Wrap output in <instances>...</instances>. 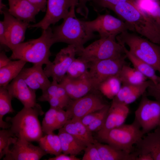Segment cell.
Instances as JSON below:
<instances>
[{"mask_svg": "<svg viewBox=\"0 0 160 160\" xmlns=\"http://www.w3.org/2000/svg\"><path fill=\"white\" fill-rule=\"evenodd\" d=\"M76 7L72 6L62 23L52 29L55 43L63 42L74 45L77 55L84 48V45L85 43L97 36L89 29L84 21L77 18L75 12Z\"/></svg>", "mask_w": 160, "mask_h": 160, "instance_id": "6da1fadb", "label": "cell"}, {"mask_svg": "<svg viewBox=\"0 0 160 160\" xmlns=\"http://www.w3.org/2000/svg\"><path fill=\"white\" fill-rule=\"evenodd\" d=\"M125 54L122 45L116 39L110 38H100L77 54L89 63L119 57Z\"/></svg>", "mask_w": 160, "mask_h": 160, "instance_id": "52a82bcc", "label": "cell"}, {"mask_svg": "<svg viewBox=\"0 0 160 160\" xmlns=\"http://www.w3.org/2000/svg\"><path fill=\"white\" fill-rule=\"evenodd\" d=\"M134 0H90L95 11L99 12L105 9H110L114 6L121 3L133 1Z\"/></svg>", "mask_w": 160, "mask_h": 160, "instance_id": "74e56055", "label": "cell"}, {"mask_svg": "<svg viewBox=\"0 0 160 160\" xmlns=\"http://www.w3.org/2000/svg\"><path fill=\"white\" fill-rule=\"evenodd\" d=\"M0 43L1 46L8 49L5 27L3 21H0Z\"/></svg>", "mask_w": 160, "mask_h": 160, "instance_id": "f6af8a7d", "label": "cell"}, {"mask_svg": "<svg viewBox=\"0 0 160 160\" xmlns=\"http://www.w3.org/2000/svg\"><path fill=\"white\" fill-rule=\"evenodd\" d=\"M38 142L40 147L47 154L56 156L62 152L59 137L53 132L46 134Z\"/></svg>", "mask_w": 160, "mask_h": 160, "instance_id": "1f68e13d", "label": "cell"}, {"mask_svg": "<svg viewBox=\"0 0 160 160\" xmlns=\"http://www.w3.org/2000/svg\"><path fill=\"white\" fill-rule=\"evenodd\" d=\"M78 0H47L46 13L38 23L29 24L28 28H40L45 30L54 25L68 14L70 9L73 6L77 7Z\"/></svg>", "mask_w": 160, "mask_h": 160, "instance_id": "7c38bea8", "label": "cell"}, {"mask_svg": "<svg viewBox=\"0 0 160 160\" xmlns=\"http://www.w3.org/2000/svg\"><path fill=\"white\" fill-rule=\"evenodd\" d=\"M57 129L63 127L69 120L66 111L63 109H57L56 113Z\"/></svg>", "mask_w": 160, "mask_h": 160, "instance_id": "60d3db41", "label": "cell"}, {"mask_svg": "<svg viewBox=\"0 0 160 160\" xmlns=\"http://www.w3.org/2000/svg\"><path fill=\"white\" fill-rule=\"evenodd\" d=\"M100 110L88 113L80 120L87 127L97 117Z\"/></svg>", "mask_w": 160, "mask_h": 160, "instance_id": "7bdbcfd3", "label": "cell"}, {"mask_svg": "<svg viewBox=\"0 0 160 160\" xmlns=\"http://www.w3.org/2000/svg\"><path fill=\"white\" fill-rule=\"evenodd\" d=\"M13 97L5 87H0V127L2 129H8L10 124L4 121L3 117L6 114L14 112L12 105Z\"/></svg>", "mask_w": 160, "mask_h": 160, "instance_id": "4dcf8cb0", "label": "cell"}, {"mask_svg": "<svg viewBox=\"0 0 160 160\" xmlns=\"http://www.w3.org/2000/svg\"><path fill=\"white\" fill-rule=\"evenodd\" d=\"M93 143L98 150L101 160H135L138 154L136 151L128 153L108 144L101 143L96 140Z\"/></svg>", "mask_w": 160, "mask_h": 160, "instance_id": "cb8c5ba5", "label": "cell"}, {"mask_svg": "<svg viewBox=\"0 0 160 160\" xmlns=\"http://www.w3.org/2000/svg\"><path fill=\"white\" fill-rule=\"evenodd\" d=\"M77 52L75 46L68 45L57 54L54 60L46 65L44 70L48 78L59 83L66 75L71 64L75 59Z\"/></svg>", "mask_w": 160, "mask_h": 160, "instance_id": "4fadbf2b", "label": "cell"}, {"mask_svg": "<svg viewBox=\"0 0 160 160\" xmlns=\"http://www.w3.org/2000/svg\"><path fill=\"white\" fill-rule=\"evenodd\" d=\"M42 91L41 95L38 98L41 102H46L50 97H56L62 100L67 106L71 100L64 88L55 80H52L50 85Z\"/></svg>", "mask_w": 160, "mask_h": 160, "instance_id": "f1b7e54d", "label": "cell"}, {"mask_svg": "<svg viewBox=\"0 0 160 160\" xmlns=\"http://www.w3.org/2000/svg\"><path fill=\"white\" fill-rule=\"evenodd\" d=\"M44 112L38 104L34 108L24 107L13 117H7L10 124L9 129L17 138H23L29 141H37L43 136L42 127L38 116Z\"/></svg>", "mask_w": 160, "mask_h": 160, "instance_id": "277c9868", "label": "cell"}, {"mask_svg": "<svg viewBox=\"0 0 160 160\" xmlns=\"http://www.w3.org/2000/svg\"><path fill=\"white\" fill-rule=\"evenodd\" d=\"M62 152L66 154L75 156L84 150L86 146L74 137L65 131L63 127L59 129Z\"/></svg>", "mask_w": 160, "mask_h": 160, "instance_id": "d4e9b609", "label": "cell"}, {"mask_svg": "<svg viewBox=\"0 0 160 160\" xmlns=\"http://www.w3.org/2000/svg\"><path fill=\"white\" fill-rule=\"evenodd\" d=\"M117 76L122 84L137 85L143 83L147 79L139 71L127 64L123 66Z\"/></svg>", "mask_w": 160, "mask_h": 160, "instance_id": "f546056e", "label": "cell"}, {"mask_svg": "<svg viewBox=\"0 0 160 160\" xmlns=\"http://www.w3.org/2000/svg\"><path fill=\"white\" fill-rule=\"evenodd\" d=\"M122 83L117 76L109 77L98 85L97 90L107 98L113 99L119 91Z\"/></svg>", "mask_w": 160, "mask_h": 160, "instance_id": "d6a6232c", "label": "cell"}, {"mask_svg": "<svg viewBox=\"0 0 160 160\" xmlns=\"http://www.w3.org/2000/svg\"><path fill=\"white\" fill-rule=\"evenodd\" d=\"M146 92L142 96L135 113L134 120L145 135L159 126L160 124V102L149 99Z\"/></svg>", "mask_w": 160, "mask_h": 160, "instance_id": "9c48e42d", "label": "cell"}, {"mask_svg": "<svg viewBox=\"0 0 160 160\" xmlns=\"http://www.w3.org/2000/svg\"><path fill=\"white\" fill-rule=\"evenodd\" d=\"M75 156H68L67 154H60L55 157L49 158L48 160H80L79 158L76 157Z\"/></svg>", "mask_w": 160, "mask_h": 160, "instance_id": "bcb514c9", "label": "cell"}, {"mask_svg": "<svg viewBox=\"0 0 160 160\" xmlns=\"http://www.w3.org/2000/svg\"><path fill=\"white\" fill-rule=\"evenodd\" d=\"M152 83V81L149 79L137 85L122 84L119 92L112 101L128 105L142 96Z\"/></svg>", "mask_w": 160, "mask_h": 160, "instance_id": "d6986e66", "label": "cell"}, {"mask_svg": "<svg viewBox=\"0 0 160 160\" xmlns=\"http://www.w3.org/2000/svg\"><path fill=\"white\" fill-rule=\"evenodd\" d=\"M16 137L9 129H2L0 131V159L7 154L10 150L9 147L17 140Z\"/></svg>", "mask_w": 160, "mask_h": 160, "instance_id": "e575fe53", "label": "cell"}, {"mask_svg": "<svg viewBox=\"0 0 160 160\" xmlns=\"http://www.w3.org/2000/svg\"><path fill=\"white\" fill-rule=\"evenodd\" d=\"M79 4L76 7V12L87 19L89 14V10L86 4L90 0H78Z\"/></svg>", "mask_w": 160, "mask_h": 160, "instance_id": "b9f144b4", "label": "cell"}, {"mask_svg": "<svg viewBox=\"0 0 160 160\" xmlns=\"http://www.w3.org/2000/svg\"><path fill=\"white\" fill-rule=\"evenodd\" d=\"M139 11L160 26V0H134Z\"/></svg>", "mask_w": 160, "mask_h": 160, "instance_id": "4316f807", "label": "cell"}, {"mask_svg": "<svg viewBox=\"0 0 160 160\" xmlns=\"http://www.w3.org/2000/svg\"><path fill=\"white\" fill-rule=\"evenodd\" d=\"M40 11L45 12L47 9V0H27Z\"/></svg>", "mask_w": 160, "mask_h": 160, "instance_id": "ee69618b", "label": "cell"}, {"mask_svg": "<svg viewBox=\"0 0 160 160\" xmlns=\"http://www.w3.org/2000/svg\"><path fill=\"white\" fill-rule=\"evenodd\" d=\"M4 160H39L47 153L23 138H17Z\"/></svg>", "mask_w": 160, "mask_h": 160, "instance_id": "9a60e30c", "label": "cell"}, {"mask_svg": "<svg viewBox=\"0 0 160 160\" xmlns=\"http://www.w3.org/2000/svg\"><path fill=\"white\" fill-rule=\"evenodd\" d=\"M89 65L90 63L81 57L75 58L69 67L66 75L73 79L84 77L88 74Z\"/></svg>", "mask_w": 160, "mask_h": 160, "instance_id": "836d02e7", "label": "cell"}, {"mask_svg": "<svg viewBox=\"0 0 160 160\" xmlns=\"http://www.w3.org/2000/svg\"><path fill=\"white\" fill-rule=\"evenodd\" d=\"M116 39L118 42L127 46L130 53L160 73V45L128 31L117 36Z\"/></svg>", "mask_w": 160, "mask_h": 160, "instance_id": "8992f818", "label": "cell"}, {"mask_svg": "<svg viewBox=\"0 0 160 160\" xmlns=\"http://www.w3.org/2000/svg\"><path fill=\"white\" fill-rule=\"evenodd\" d=\"M97 90L85 96L71 100L66 108L69 119L80 120L90 113L99 110L107 105Z\"/></svg>", "mask_w": 160, "mask_h": 160, "instance_id": "30bf717a", "label": "cell"}, {"mask_svg": "<svg viewBox=\"0 0 160 160\" xmlns=\"http://www.w3.org/2000/svg\"><path fill=\"white\" fill-rule=\"evenodd\" d=\"M110 105L107 104L100 111V113L95 119L87 127L92 132H98L103 127L106 119Z\"/></svg>", "mask_w": 160, "mask_h": 160, "instance_id": "8d00e7d4", "label": "cell"}, {"mask_svg": "<svg viewBox=\"0 0 160 160\" xmlns=\"http://www.w3.org/2000/svg\"><path fill=\"white\" fill-rule=\"evenodd\" d=\"M144 135L136 145L138 153L150 154L153 160H160V129L159 127L154 131Z\"/></svg>", "mask_w": 160, "mask_h": 160, "instance_id": "7402d4cb", "label": "cell"}, {"mask_svg": "<svg viewBox=\"0 0 160 160\" xmlns=\"http://www.w3.org/2000/svg\"><path fill=\"white\" fill-rule=\"evenodd\" d=\"M26 63L21 60H12L0 68V86H7L20 74Z\"/></svg>", "mask_w": 160, "mask_h": 160, "instance_id": "484cf974", "label": "cell"}, {"mask_svg": "<svg viewBox=\"0 0 160 160\" xmlns=\"http://www.w3.org/2000/svg\"><path fill=\"white\" fill-rule=\"evenodd\" d=\"M110 9L128 24L130 31L160 45V26L143 14L134 1L120 3Z\"/></svg>", "mask_w": 160, "mask_h": 160, "instance_id": "3957f363", "label": "cell"}, {"mask_svg": "<svg viewBox=\"0 0 160 160\" xmlns=\"http://www.w3.org/2000/svg\"><path fill=\"white\" fill-rule=\"evenodd\" d=\"M126 55L117 58L90 63L87 77L94 88L97 90L99 84L107 78L117 76L123 66L127 64Z\"/></svg>", "mask_w": 160, "mask_h": 160, "instance_id": "ba28073f", "label": "cell"}, {"mask_svg": "<svg viewBox=\"0 0 160 160\" xmlns=\"http://www.w3.org/2000/svg\"><path fill=\"white\" fill-rule=\"evenodd\" d=\"M87 75L81 78L73 79L65 75L59 83L64 88L71 99H77L95 90Z\"/></svg>", "mask_w": 160, "mask_h": 160, "instance_id": "ac0fdd59", "label": "cell"}, {"mask_svg": "<svg viewBox=\"0 0 160 160\" xmlns=\"http://www.w3.org/2000/svg\"><path fill=\"white\" fill-rule=\"evenodd\" d=\"M9 13L18 20L36 22L35 16L40 11L27 0H8Z\"/></svg>", "mask_w": 160, "mask_h": 160, "instance_id": "ffe728a7", "label": "cell"}, {"mask_svg": "<svg viewBox=\"0 0 160 160\" xmlns=\"http://www.w3.org/2000/svg\"><path fill=\"white\" fill-rule=\"evenodd\" d=\"M135 160H153L151 156L149 153H138Z\"/></svg>", "mask_w": 160, "mask_h": 160, "instance_id": "c3c4849f", "label": "cell"}, {"mask_svg": "<svg viewBox=\"0 0 160 160\" xmlns=\"http://www.w3.org/2000/svg\"><path fill=\"white\" fill-rule=\"evenodd\" d=\"M55 43L52 29L50 27L43 30L39 38L23 42L11 50V60H21L33 65H46L50 63L51 53L50 49Z\"/></svg>", "mask_w": 160, "mask_h": 160, "instance_id": "7a4b0ae2", "label": "cell"}, {"mask_svg": "<svg viewBox=\"0 0 160 160\" xmlns=\"http://www.w3.org/2000/svg\"><path fill=\"white\" fill-rule=\"evenodd\" d=\"M4 15L7 47L12 50L17 45L23 42L25 39L26 31L29 23L20 20L11 14L6 7L0 12Z\"/></svg>", "mask_w": 160, "mask_h": 160, "instance_id": "5bb4252c", "label": "cell"}, {"mask_svg": "<svg viewBox=\"0 0 160 160\" xmlns=\"http://www.w3.org/2000/svg\"><path fill=\"white\" fill-rule=\"evenodd\" d=\"M85 23L89 30L98 32L101 39H116L123 32L130 31V27L126 22L108 14H99L94 20L85 21Z\"/></svg>", "mask_w": 160, "mask_h": 160, "instance_id": "8fae6325", "label": "cell"}, {"mask_svg": "<svg viewBox=\"0 0 160 160\" xmlns=\"http://www.w3.org/2000/svg\"><path fill=\"white\" fill-rule=\"evenodd\" d=\"M6 51H1L0 53V68L9 64L12 60L7 57L5 53Z\"/></svg>", "mask_w": 160, "mask_h": 160, "instance_id": "7dc6e473", "label": "cell"}, {"mask_svg": "<svg viewBox=\"0 0 160 160\" xmlns=\"http://www.w3.org/2000/svg\"><path fill=\"white\" fill-rule=\"evenodd\" d=\"M82 160H101L98 150L94 143H90L86 146Z\"/></svg>", "mask_w": 160, "mask_h": 160, "instance_id": "f35d334b", "label": "cell"}, {"mask_svg": "<svg viewBox=\"0 0 160 160\" xmlns=\"http://www.w3.org/2000/svg\"><path fill=\"white\" fill-rule=\"evenodd\" d=\"M13 97L17 98L26 107L37 106L36 90L27 85L19 74L5 87Z\"/></svg>", "mask_w": 160, "mask_h": 160, "instance_id": "2e32d148", "label": "cell"}, {"mask_svg": "<svg viewBox=\"0 0 160 160\" xmlns=\"http://www.w3.org/2000/svg\"><path fill=\"white\" fill-rule=\"evenodd\" d=\"M119 43L122 45L127 58L131 62L134 67L142 73L147 79L151 80L153 84H156L159 81L160 76L156 74V71L155 69L149 64L138 59L130 53L124 44Z\"/></svg>", "mask_w": 160, "mask_h": 160, "instance_id": "83f0119b", "label": "cell"}, {"mask_svg": "<svg viewBox=\"0 0 160 160\" xmlns=\"http://www.w3.org/2000/svg\"><path fill=\"white\" fill-rule=\"evenodd\" d=\"M129 112V109L128 105L112 101L108 109L105 124L100 130H108L123 124Z\"/></svg>", "mask_w": 160, "mask_h": 160, "instance_id": "44dd1931", "label": "cell"}, {"mask_svg": "<svg viewBox=\"0 0 160 160\" xmlns=\"http://www.w3.org/2000/svg\"><path fill=\"white\" fill-rule=\"evenodd\" d=\"M63 127L86 146L90 143H93L95 141L92 132L80 120L69 119Z\"/></svg>", "mask_w": 160, "mask_h": 160, "instance_id": "603a6c76", "label": "cell"}, {"mask_svg": "<svg viewBox=\"0 0 160 160\" xmlns=\"http://www.w3.org/2000/svg\"><path fill=\"white\" fill-rule=\"evenodd\" d=\"M144 135L135 120L130 124H124L108 130H100L97 132L98 137L101 141L129 153L134 152V145Z\"/></svg>", "mask_w": 160, "mask_h": 160, "instance_id": "5b68a950", "label": "cell"}, {"mask_svg": "<svg viewBox=\"0 0 160 160\" xmlns=\"http://www.w3.org/2000/svg\"><path fill=\"white\" fill-rule=\"evenodd\" d=\"M146 94L148 96H151L160 102V76L158 82L154 84L152 82L147 89Z\"/></svg>", "mask_w": 160, "mask_h": 160, "instance_id": "ab89813d", "label": "cell"}, {"mask_svg": "<svg viewBox=\"0 0 160 160\" xmlns=\"http://www.w3.org/2000/svg\"><path fill=\"white\" fill-rule=\"evenodd\" d=\"M20 74L29 87L36 91L44 90L51 83L42 68V65H33L30 68H23Z\"/></svg>", "mask_w": 160, "mask_h": 160, "instance_id": "e0dca14e", "label": "cell"}, {"mask_svg": "<svg viewBox=\"0 0 160 160\" xmlns=\"http://www.w3.org/2000/svg\"><path fill=\"white\" fill-rule=\"evenodd\" d=\"M159 129H160V124H159Z\"/></svg>", "mask_w": 160, "mask_h": 160, "instance_id": "681fc988", "label": "cell"}, {"mask_svg": "<svg viewBox=\"0 0 160 160\" xmlns=\"http://www.w3.org/2000/svg\"><path fill=\"white\" fill-rule=\"evenodd\" d=\"M57 108L50 107L46 113L42 123L43 132L47 134L57 129L56 113Z\"/></svg>", "mask_w": 160, "mask_h": 160, "instance_id": "d590c367", "label": "cell"}]
</instances>
